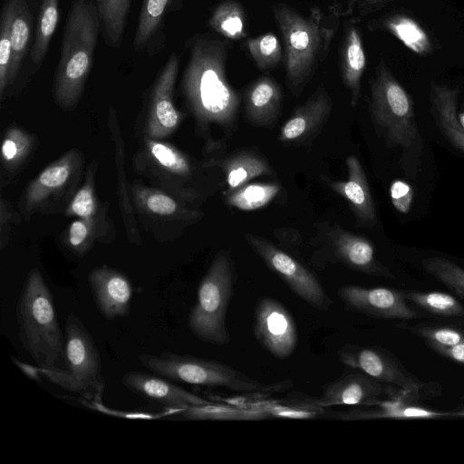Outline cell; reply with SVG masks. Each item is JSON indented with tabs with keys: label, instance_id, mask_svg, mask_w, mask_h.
<instances>
[{
	"label": "cell",
	"instance_id": "obj_1",
	"mask_svg": "<svg viewBox=\"0 0 464 464\" xmlns=\"http://www.w3.org/2000/svg\"><path fill=\"white\" fill-rule=\"evenodd\" d=\"M227 57L225 41L209 34H197L189 40V58L181 91L203 132L212 126L229 132L237 121L240 99L227 77Z\"/></svg>",
	"mask_w": 464,
	"mask_h": 464
},
{
	"label": "cell",
	"instance_id": "obj_2",
	"mask_svg": "<svg viewBox=\"0 0 464 464\" xmlns=\"http://www.w3.org/2000/svg\"><path fill=\"white\" fill-rule=\"evenodd\" d=\"M272 11L284 43L285 81L296 93L326 58L343 15L332 5L327 10L314 6L304 14L278 3Z\"/></svg>",
	"mask_w": 464,
	"mask_h": 464
},
{
	"label": "cell",
	"instance_id": "obj_3",
	"mask_svg": "<svg viewBox=\"0 0 464 464\" xmlns=\"http://www.w3.org/2000/svg\"><path fill=\"white\" fill-rule=\"evenodd\" d=\"M100 32L96 0H72L53 83V98L64 111L73 110L82 97Z\"/></svg>",
	"mask_w": 464,
	"mask_h": 464
},
{
	"label": "cell",
	"instance_id": "obj_4",
	"mask_svg": "<svg viewBox=\"0 0 464 464\" xmlns=\"http://www.w3.org/2000/svg\"><path fill=\"white\" fill-rule=\"evenodd\" d=\"M18 336L24 350L43 370H64L65 343L53 297L43 275L32 269L15 308Z\"/></svg>",
	"mask_w": 464,
	"mask_h": 464
},
{
	"label": "cell",
	"instance_id": "obj_5",
	"mask_svg": "<svg viewBox=\"0 0 464 464\" xmlns=\"http://www.w3.org/2000/svg\"><path fill=\"white\" fill-rule=\"evenodd\" d=\"M64 370H43L45 378L60 388L82 398H102L104 380L102 359L95 342L82 320L73 313L65 322Z\"/></svg>",
	"mask_w": 464,
	"mask_h": 464
},
{
	"label": "cell",
	"instance_id": "obj_6",
	"mask_svg": "<svg viewBox=\"0 0 464 464\" xmlns=\"http://www.w3.org/2000/svg\"><path fill=\"white\" fill-rule=\"evenodd\" d=\"M235 273L229 255L219 252L198 288L188 319L190 331L204 342L223 345L230 341L226 314L233 294Z\"/></svg>",
	"mask_w": 464,
	"mask_h": 464
},
{
	"label": "cell",
	"instance_id": "obj_7",
	"mask_svg": "<svg viewBox=\"0 0 464 464\" xmlns=\"http://www.w3.org/2000/svg\"><path fill=\"white\" fill-rule=\"evenodd\" d=\"M370 111L390 146L407 149L415 143L419 131L413 101L382 60L371 81Z\"/></svg>",
	"mask_w": 464,
	"mask_h": 464
},
{
	"label": "cell",
	"instance_id": "obj_8",
	"mask_svg": "<svg viewBox=\"0 0 464 464\" xmlns=\"http://www.w3.org/2000/svg\"><path fill=\"white\" fill-rule=\"evenodd\" d=\"M83 156L71 149L47 165L24 189L18 210L28 221L38 213L53 214L65 211L81 183Z\"/></svg>",
	"mask_w": 464,
	"mask_h": 464
},
{
	"label": "cell",
	"instance_id": "obj_9",
	"mask_svg": "<svg viewBox=\"0 0 464 464\" xmlns=\"http://www.w3.org/2000/svg\"><path fill=\"white\" fill-rule=\"evenodd\" d=\"M140 364L158 375L178 382L223 387L235 392H252L263 386L257 381L220 362L176 353H140Z\"/></svg>",
	"mask_w": 464,
	"mask_h": 464
},
{
	"label": "cell",
	"instance_id": "obj_10",
	"mask_svg": "<svg viewBox=\"0 0 464 464\" xmlns=\"http://www.w3.org/2000/svg\"><path fill=\"white\" fill-rule=\"evenodd\" d=\"M134 167L160 189L187 201L198 198L197 190L189 186L194 179V163L189 156L170 143L142 136Z\"/></svg>",
	"mask_w": 464,
	"mask_h": 464
},
{
	"label": "cell",
	"instance_id": "obj_11",
	"mask_svg": "<svg viewBox=\"0 0 464 464\" xmlns=\"http://www.w3.org/2000/svg\"><path fill=\"white\" fill-rule=\"evenodd\" d=\"M245 239L299 298L321 311H327L332 306V299L324 286L300 262L259 236L246 233Z\"/></svg>",
	"mask_w": 464,
	"mask_h": 464
},
{
	"label": "cell",
	"instance_id": "obj_12",
	"mask_svg": "<svg viewBox=\"0 0 464 464\" xmlns=\"http://www.w3.org/2000/svg\"><path fill=\"white\" fill-rule=\"evenodd\" d=\"M179 56L172 53L155 79L148 100L143 136L162 140L172 134L182 121L173 92L179 68Z\"/></svg>",
	"mask_w": 464,
	"mask_h": 464
},
{
	"label": "cell",
	"instance_id": "obj_13",
	"mask_svg": "<svg viewBox=\"0 0 464 464\" xmlns=\"http://www.w3.org/2000/svg\"><path fill=\"white\" fill-rule=\"evenodd\" d=\"M254 333L259 343L279 359L289 357L297 343L295 319L277 300L264 296L254 313Z\"/></svg>",
	"mask_w": 464,
	"mask_h": 464
},
{
	"label": "cell",
	"instance_id": "obj_14",
	"mask_svg": "<svg viewBox=\"0 0 464 464\" xmlns=\"http://www.w3.org/2000/svg\"><path fill=\"white\" fill-rule=\"evenodd\" d=\"M132 204L140 222L152 231L159 222L188 223L202 217V213L187 205L180 198L157 187L146 186L139 181L130 185Z\"/></svg>",
	"mask_w": 464,
	"mask_h": 464
},
{
	"label": "cell",
	"instance_id": "obj_15",
	"mask_svg": "<svg viewBox=\"0 0 464 464\" xmlns=\"http://www.w3.org/2000/svg\"><path fill=\"white\" fill-rule=\"evenodd\" d=\"M337 356L345 366L360 371L372 379L398 386L407 392H419L422 385L402 372L381 349L351 343L342 345Z\"/></svg>",
	"mask_w": 464,
	"mask_h": 464
},
{
	"label": "cell",
	"instance_id": "obj_16",
	"mask_svg": "<svg viewBox=\"0 0 464 464\" xmlns=\"http://www.w3.org/2000/svg\"><path fill=\"white\" fill-rule=\"evenodd\" d=\"M342 301L351 309L384 319H411L415 312L405 303L402 294L386 287L367 288L343 285L338 291Z\"/></svg>",
	"mask_w": 464,
	"mask_h": 464
},
{
	"label": "cell",
	"instance_id": "obj_17",
	"mask_svg": "<svg viewBox=\"0 0 464 464\" xmlns=\"http://www.w3.org/2000/svg\"><path fill=\"white\" fill-rule=\"evenodd\" d=\"M88 281L96 306L103 317L113 320L129 314L133 290L124 273L104 265L93 268Z\"/></svg>",
	"mask_w": 464,
	"mask_h": 464
},
{
	"label": "cell",
	"instance_id": "obj_18",
	"mask_svg": "<svg viewBox=\"0 0 464 464\" xmlns=\"http://www.w3.org/2000/svg\"><path fill=\"white\" fill-rule=\"evenodd\" d=\"M121 384L130 392L147 401L162 404L167 409L182 411L190 406L211 402L167 381L164 377L145 372H127L121 377Z\"/></svg>",
	"mask_w": 464,
	"mask_h": 464
},
{
	"label": "cell",
	"instance_id": "obj_19",
	"mask_svg": "<svg viewBox=\"0 0 464 464\" xmlns=\"http://www.w3.org/2000/svg\"><path fill=\"white\" fill-rule=\"evenodd\" d=\"M384 392L381 382L361 372L341 376L329 383L317 399H304L313 406H373Z\"/></svg>",
	"mask_w": 464,
	"mask_h": 464
},
{
	"label": "cell",
	"instance_id": "obj_20",
	"mask_svg": "<svg viewBox=\"0 0 464 464\" xmlns=\"http://www.w3.org/2000/svg\"><path fill=\"white\" fill-rule=\"evenodd\" d=\"M345 166L348 172L346 180H333L325 176H322V179L349 202L359 224L372 226L376 222V210L364 169L353 155L346 158Z\"/></svg>",
	"mask_w": 464,
	"mask_h": 464
},
{
	"label": "cell",
	"instance_id": "obj_21",
	"mask_svg": "<svg viewBox=\"0 0 464 464\" xmlns=\"http://www.w3.org/2000/svg\"><path fill=\"white\" fill-rule=\"evenodd\" d=\"M328 237L338 261L353 270L376 276H392L389 269L375 258L374 248L366 238L336 226Z\"/></svg>",
	"mask_w": 464,
	"mask_h": 464
},
{
	"label": "cell",
	"instance_id": "obj_22",
	"mask_svg": "<svg viewBox=\"0 0 464 464\" xmlns=\"http://www.w3.org/2000/svg\"><path fill=\"white\" fill-rule=\"evenodd\" d=\"M332 106L330 95L323 86H319L284 123L279 132V140L294 143L308 139L326 121Z\"/></svg>",
	"mask_w": 464,
	"mask_h": 464
},
{
	"label": "cell",
	"instance_id": "obj_23",
	"mask_svg": "<svg viewBox=\"0 0 464 464\" xmlns=\"http://www.w3.org/2000/svg\"><path fill=\"white\" fill-rule=\"evenodd\" d=\"M181 7L180 0H142L133 39L137 53L154 55L164 47V19L169 12Z\"/></svg>",
	"mask_w": 464,
	"mask_h": 464
},
{
	"label": "cell",
	"instance_id": "obj_24",
	"mask_svg": "<svg viewBox=\"0 0 464 464\" xmlns=\"http://www.w3.org/2000/svg\"><path fill=\"white\" fill-rule=\"evenodd\" d=\"M108 126L114 147V159L117 172V195L126 237L130 243L140 245L141 243V237L132 204L130 185H129L126 176L124 140L121 136L117 113L113 107L110 109L108 113Z\"/></svg>",
	"mask_w": 464,
	"mask_h": 464
},
{
	"label": "cell",
	"instance_id": "obj_25",
	"mask_svg": "<svg viewBox=\"0 0 464 464\" xmlns=\"http://www.w3.org/2000/svg\"><path fill=\"white\" fill-rule=\"evenodd\" d=\"M366 68V54L355 21H348L340 46V69L343 84L350 92V103L356 106L361 96V82Z\"/></svg>",
	"mask_w": 464,
	"mask_h": 464
},
{
	"label": "cell",
	"instance_id": "obj_26",
	"mask_svg": "<svg viewBox=\"0 0 464 464\" xmlns=\"http://www.w3.org/2000/svg\"><path fill=\"white\" fill-rule=\"evenodd\" d=\"M432 112L450 142L464 152V111L457 113L459 90L430 82Z\"/></svg>",
	"mask_w": 464,
	"mask_h": 464
},
{
	"label": "cell",
	"instance_id": "obj_27",
	"mask_svg": "<svg viewBox=\"0 0 464 464\" xmlns=\"http://www.w3.org/2000/svg\"><path fill=\"white\" fill-rule=\"evenodd\" d=\"M280 85L272 78L263 76L252 82L245 95L246 115L252 123L270 126L277 119L281 109Z\"/></svg>",
	"mask_w": 464,
	"mask_h": 464
},
{
	"label": "cell",
	"instance_id": "obj_28",
	"mask_svg": "<svg viewBox=\"0 0 464 464\" xmlns=\"http://www.w3.org/2000/svg\"><path fill=\"white\" fill-rule=\"evenodd\" d=\"M13 20L11 26V63L7 90L15 82L24 60L30 51L33 14L27 0H12ZM7 92V91H6Z\"/></svg>",
	"mask_w": 464,
	"mask_h": 464
},
{
	"label": "cell",
	"instance_id": "obj_29",
	"mask_svg": "<svg viewBox=\"0 0 464 464\" xmlns=\"http://www.w3.org/2000/svg\"><path fill=\"white\" fill-rule=\"evenodd\" d=\"M98 163L93 160L86 169L83 181L79 186L68 206L64 215L78 218L113 225L107 213V207L100 202L95 190V174Z\"/></svg>",
	"mask_w": 464,
	"mask_h": 464
},
{
	"label": "cell",
	"instance_id": "obj_30",
	"mask_svg": "<svg viewBox=\"0 0 464 464\" xmlns=\"http://www.w3.org/2000/svg\"><path fill=\"white\" fill-rule=\"evenodd\" d=\"M223 170L227 186V194L248 183L251 179L274 173L268 162L253 151H239L218 163Z\"/></svg>",
	"mask_w": 464,
	"mask_h": 464
},
{
	"label": "cell",
	"instance_id": "obj_31",
	"mask_svg": "<svg viewBox=\"0 0 464 464\" xmlns=\"http://www.w3.org/2000/svg\"><path fill=\"white\" fill-rule=\"evenodd\" d=\"M36 136L23 128L8 127L2 140V169L6 175H15L25 164L36 149Z\"/></svg>",
	"mask_w": 464,
	"mask_h": 464
},
{
	"label": "cell",
	"instance_id": "obj_32",
	"mask_svg": "<svg viewBox=\"0 0 464 464\" xmlns=\"http://www.w3.org/2000/svg\"><path fill=\"white\" fill-rule=\"evenodd\" d=\"M380 28L400 40L411 52L427 56L433 51L431 40L424 28L412 17L394 14L382 18Z\"/></svg>",
	"mask_w": 464,
	"mask_h": 464
},
{
	"label": "cell",
	"instance_id": "obj_33",
	"mask_svg": "<svg viewBox=\"0 0 464 464\" xmlns=\"http://www.w3.org/2000/svg\"><path fill=\"white\" fill-rule=\"evenodd\" d=\"M375 405L378 408L370 410L356 409L346 412H342L336 417L341 420H369L379 418L392 419H433L444 416H464V411L454 412H441L426 410L416 406H403L398 402L378 401ZM374 406V405H373Z\"/></svg>",
	"mask_w": 464,
	"mask_h": 464
},
{
	"label": "cell",
	"instance_id": "obj_34",
	"mask_svg": "<svg viewBox=\"0 0 464 464\" xmlns=\"http://www.w3.org/2000/svg\"><path fill=\"white\" fill-rule=\"evenodd\" d=\"M114 237L113 225L77 218L67 228L63 243L68 250L82 256L87 253L94 242L109 243Z\"/></svg>",
	"mask_w": 464,
	"mask_h": 464
},
{
	"label": "cell",
	"instance_id": "obj_35",
	"mask_svg": "<svg viewBox=\"0 0 464 464\" xmlns=\"http://www.w3.org/2000/svg\"><path fill=\"white\" fill-rule=\"evenodd\" d=\"M60 0H42L29 56L36 72L42 65L59 24Z\"/></svg>",
	"mask_w": 464,
	"mask_h": 464
},
{
	"label": "cell",
	"instance_id": "obj_36",
	"mask_svg": "<svg viewBox=\"0 0 464 464\" xmlns=\"http://www.w3.org/2000/svg\"><path fill=\"white\" fill-rule=\"evenodd\" d=\"M132 0H96L101 32L105 44L113 48L121 45Z\"/></svg>",
	"mask_w": 464,
	"mask_h": 464
},
{
	"label": "cell",
	"instance_id": "obj_37",
	"mask_svg": "<svg viewBox=\"0 0 464 464\" xmlns=\"http://www.w3.org/2000/svg\"><path fill=\"white\" fill-rule=\"evenodd\" d=\"M209 27L230 40L246 36V16L242 5L237 0H225L213 11L208 19Z\"/></svg>",
	"mask_w": 464,
	"mask_h": 464
},
{
	"label": "cell",
	"instance_id": "obj_38",
	"mask_svg": "<svg viewBox=\"0 0 464 464\" xmlns=\"http://www.w3.org/2000/svg\"><path fill=\"white\" fill-rule=\"evenodd\" d=\"M280 189L278 183H246L227 194L226 201L240 210H256L269 204Z\"/></svg>",
	"mask_w": 464,
	"mask_h": 464
},
{
	"label": "cell",
	"instance_id": "obj_39",
	"mask_svg": "<svg viewBox=\"0 0 464 464\" xmlns=\"http://www.w3.org/2000/svg\"><path fill=\"white\" fill-rule=\"evenodd\" d=\"M179 415L187 420H259L268 417L261 407L246 410L216 405L212 402L188 407L182 410Z\"/></svg>",
	"mask_w": 464,
	"mask_h": 464
},
{
	"label": "cell",
	"instance_id": "obj_40",
	"mask_svg": "<svg viewBox=\"0 0 464 464\" xmlns=\"http://www.w3.org/2000/svg\"><path fill=\"white\" fill-rule=\"evenodd\" d=\"M246 45L256 66L261 70L274 68L284 58L281 43L274 33L248 38Z\"/></svg>",
	"mask_w": 464,
	"mask_h": 464
},
{
	"label": "cell",
	"instance_id": "obj_41",
	"mask_svg": "<svg viewBox=\"0 0 464 464\" xmlns=\"http://www.w3.org/2000/svg\"><path fill=\"white\" fill-rule=\"evenodd\" d=\"M406 298L430 313L443 316L464 315V307L452 295L440 292L408 293Z\"/></svg>",
	"mask_w": 464,
	"mask_h": 464
},
{
	"label": "cell",
	"instance_id": "obj_42",
	"mask_svg": "<svg viewBox=\"0 0 464 464\" xmlns=\"http://www.w3.org/2000/svg\"><path fill=\"white\" fill-rule=\"evenodd\" d=\"M421 265L425 271L464 298V268L440 257L423 259Z\"/></svg>",
	"mask_w": 464,
	"mask_h": 464
},
{
	"label": "cell",
	"instance_id": "obj_43",
	"mask_svg": "<svg viewBox=\"0 0 464 464\" xmlns=\"http://www.w3.org/2000/svg\"><path fill=\"white\" fill-rule=\"evenodd\" d=\"M13 2L6 0L0 19V98L4 100L7 91L8 73L11 63V26Z\"/></svg>",
	"mask_w": 464,
	"mask_h": 464
},
{
	"label": "cell",
	"instance_id": "obj_44",
	"mask_svg": "<svg viewBox=\"0 0 464 464\" xmlns=\"http://www.w3.org/2000/svg\"><path fill=\"white\" fill-rule=\"evenodd\" d=\"M261 409L268 415L274 417L307 419L314 418L324 413V408L313 406L305 400L303 402H292L289 405L269 404L261 407Z\"/></svg>",
	"mask_w": 464,
	"mask_h": 464
},
{
	"label": "cell",
	"instance_id": "obj_45",
	"mask_svg": "<svg viewBox=\"0 0 464 464\" xmlns=\"http://www.w3.org/2000/svg\"><path fill=\"white\" fill-rule=\"evenodd\" d=\"M79 401L85 407L102 412V414L126 419L154 420L161 418L163 416L179 414V411H181L176 409H167V411L162 413L136 411H120L106 406L102 402V398L94 400H87L81 398Z\"/></svg>",
	"mask_w": 464,
	"mask_h": 464
},
{
	"label": "cell",
	"instance_id": "obj_46",
	"mask_svg": "<svg viewBox=\"0 0 464 464\" xmlns=\"http://www.w3.org/2000/svg\"><path fill=\"white\" fill-rule=\"evenodd\" d=\"M418 333L424 337L430 346H454L464 341V331L445 327H420Z\"/></svg>",
	"mask_w": 464,
	"mask_h": 464
},
{
	"label": "cell",
	"instance_id": "obj_47",
	"mask_svg": "<svg viewBox=\"0 0 464 464\" xmlns=\"http://www.w3.org/2000/svg\"><path fill=\"white\" fill-rule=\"evenodd\" d=\"M390 196L397 211L407 214L413 200V189L405 181L394 180L390 188Z\"/></svg>",
	"mask_w": 464,
	"mask_h": 464
},
{
	"label": "cell",
	"instance_id": "obj_48",
	"mask_svg": "<svg viewBox=\"0 0 464 464\" xmlns=\"http://www.w3.org/2000/svg\"><path fill=\"white\" fill-rule=\"evenodd\" d=\"M20 212H16L4 198L0 202V247L4 249L8 244L11 224H18L22 219Z\"/></svg>",
	"mask_w": 464,
	"mask_h": 464
},
{
	"label": "cell",
	"instance_id": "obj_49",
	"mask_svg": "<svg viewBox=\"0 0 464 464\" xmlns=\"http://www.w3.org/2000/svg\"><path fill=\"white\" fill-rule=\"evenodd\" d=\"M439 353L458 363L464 364V341L454 346H431Z\"/></svg>",
	"mask_w": 464,
	"mask_h": 464
},
{
	"label": "cell",
	"instance_id": "obj_50",
	"mask_svg": "<svg viewBox=\"0 0 464 464\" xmlns=\"http://www.w3.org/2000/svg\"><path fill=\"white\" fill-rule=\"evenodd\" d=\"M392 1L396 0H359L355 7L359 15H367Z\"/></svg>",
	"mask_w": 464,
	"mask_h": 464
},
{
	"label": "cell",
	"instance_id": "obj_51",
	"mask_svg": "<svg viewBox=\"0 0 464 464\" xmlns=\"http://www.w3.org/2000/svg\"><path fill=\"white\" fill-rule=\"evenodd\" d=\"M12 360L28 378L34 381H40L43 372L39 365L34 366L30 363L21 362L15 358H12Z\"/></svg>",
	"mask_w": 464,
	"mask_h": 464
},
{
	"label": "cell",
	"instance_id": "obj_52",
	"mask_svg": "<svg viewBox=\"0 0 464 464\" xmlns=\"http://www.w3.org/2000/svg\"><path fill=\"white\" fill-rule=\"evenodd\" d=\"M359 0H333L330 5L336 8L343 16L350 15L353 14Z\"/></svg>",
	"mask_w": 464,
	"mask_h": 464
},
{
	"label": "cell",
	"instance_id": "obj_53",
	"mask_svg": "<svg viewBox=\"0 0 464 464\" xmlns=\"http://www.w3.org/2000/svg\"><path fill=\"white\" fill-rule=\"evenodd\" d=\"M462 108L464 109V104H463V107H462Z\"/></svg>",
	"mask_w": 464,
	"mask_h": 464
}]
</instances>
